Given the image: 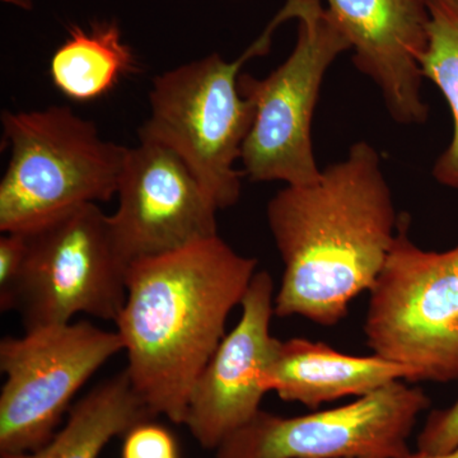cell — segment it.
I'll return each instance as SVG.
<instances>
[{"label":"cell","instance_id":"1","mask_svg":"<svg viewBox=\"0 0 458 458\" xmlns=\"http://www.w3.org/2000/svg\"><path fill=\"white\" fill-rule=\"evenodd\" d=\"M267 216L284 264L276 316L327 327L372 289L400 219L378 152L364 140L316 182L279 190Z\"/></svg>","mask_w":458,"mask_h":458},{"label":"cell","instance_id":"2","mask_svg":"<svg viewBox=\"0 0 458 458\" xmlns=\"http://www.w3.org/2000/svg\"><path fill=\"white\" fill-rule=\"evenodd\" d=\"M258 261L221 237L132 262L117 333L125 370L153 417L185 423L192 387L241 306Z\"/></svg>","mask_w":458,"mask_h":458},{"label":"cell","instance_id":"3","mask_svg":"<svg viewBox=\"0 0 458 458\" xmlns=\"http://www.w3.org/2000/svg\"><path fill=\"white\" fill-rule=\"evenodd\" d=\"M11 147L0 181V231L26 232L84 204L117 194L126 148L102 138L71 107L3 111Z\"/></svg>","mask_w":458,"mask_h":458},{"label":"cell","instance_id":"4","mask_svg":"<svg viewBox=\"0 0 458 458\" xmlns=\"http://www.w3.org/2000/svg\"><path fill=\"white\" fill-rule=\"evenodd\" d=\"M274 17L260 38L233 62L218 53L165 72L153 81L150 114L140 140L170 148L189 165L218 209L238 203L243 174L238 172L242 148L254 123L255 107L238 87L241 69L269 53Z\"/></svg>","mask_w":458,"mask_h":458},{"label":"cell","instance_id":"5","mask_svg":"<svg viewBox=\"0 0 458 458\" xmlns=\"http://www.w3.org/2000/svg\"><path fill=\"white\" fill-rule=\"evenodd\" d=\"M282 11L298 22L288 59L267 77L241 73V95L251 99L254 123L242 148L243 174L252 182L301 186L321 177L312 123L328 68L351 45L321 0H286Z\"/></svg>","mask_w":458,"mask_h":458},{"label":"cell","instance_id":"6","mask_svg":"<svg viewBox=\"0 0 458 458\" xmlns=\"http://www.w3.org/2000/svg\"><path fill=\"white\" fill-rule=\"evenodd\" d=\"M400 214L393 246L369 291L364 334L373 354L411 370L412 382L458 379V245L427 251Z\"/></svg>","mask_w":458,"mask_h":458},{"label":"cell","instance_id":"7","mask_svg":"<svg viewBox=\"0 0 458 458\" xmlns=\"http://www.w3.org/2000/svg\"><path fill=\"white\" fill-rule=\"evenodd\" d=\"M26 258L12 301L25 331L69 324L74 316L116 321L128 264L98 204H84L22 232Z\"/></svg>","mask_w":458,"mask_h":458},{"label":"cell","instance_id":"8","mask_svg":"<svg viewBox=\"0 0 458 458\" xmlns=\"http://www.w3.org/2000/svg\"><path fill=\"white\" fill-rule=\"evenodd\" d=\"M123 351L117 331L89 321L25 331L0 342V454H30L53 439L78 391Z\"/></svg>","mask_w":458,"mask_h":458},{"label":"cell","instance_id":"9","mask_svg":"<svg viewBox=\"0 0 458 458\" xmlns=\"http://www.w3.org/2000/svg\"><path fill=\"white\" fill-rule=\"evenodd\" d=\"M430 400L391 382L340 408L302 417L260 410L216 447V458H400Z\"/></svg>","mask_w":458,"mask_h":458},{"label":"cell","instance_id":"10","mask_svg":"<svg viewBox=\"0 0 458 458\" xmlns=\"http://www.w3.org/2000/svg\"><path fill=\"white\" fill-rule=\"evenodd\" d=\"M116 197L108 216L114 243L128 267L219 236L218 207L170 148L140 140L126 148Z\"/></svg>","mask_w":458,"mask_h":458},{"label":"cell","instance_id":"11","mask_svg":"<svg viewBox=\"0 0 458 458\" xmlns=\"http://www.w3.org/2000/svg\"><path fill=\"white\" fill-rule=\"evenodd\" d=\"M236 327L223 337L190 394L185 423L205 450L216 447L260 411L264 373L273 352L271 318L276 315L274 282L256 271Z\"/></svg>","mask_w":458,"mask_h":458},{"label":"cell","instance_id":"12","mask_svg":"<svg viewBox=\"0 0 458 458\" xmlns=\"http://www.w3.org/2000/svg\"><path fill=\"white\" fill-rule=\"evenodd\" d=\"M358 71L378 87L388 114L403 125L427 122L421 57L429 40L427 0H327Z\"/></svg>","mask_w":458,"mask_h":458},{"label":"cell","instance_id":"13","mask_svg":"<svg viewBox=\"0 0 458 458\" xmlns=\"http://www.w3.org/2000/svg\"><path fill=\"white\" fill-rule=\"evenodd\" d=\"M400 379L412 382L414 375L377 354L355 357L325 343L293 337L276 340L264 373V387L288 403L316 409L342 397L366 396Z\"/></svg>","mask_w":458,"mask_h":458},{"label":"cell","instance_id":"14","mask_svg":"<svg viewBox=\"0 0 458 458\" xmlns=\"http://www.w3.org/2000/svg\"><path fill=\"white\" fill-rule=\"evenodd\" d=\"M123 369L93 387L71 409L62 429L40 450L2 458H98L114 437L153 419Z\"/></svg>","mask_w":458,"mask_h":458},{"label":"cell","instance_id":"15","mask_svg":"<svg viewBox=\"0 0 458 458\" xmlns=\"http://www.w3.org/2000/svg\"><path fill=\"white\" fill-rule=\"evenodd\" d=\"M135 71L137 60L116 22L96 23L89 30L72 27L49 66L51 82L75 102L104 98Z\"/></svg>","mask_w":458,"mask_h":458},{"label":"cell","instance_id":"16","mask_svg":"<svg viewBox=\"0 0 458 458\" xmlns=\"http://www.w3.org/2000/svg\"><path fill=\"white\" fill-rule=\"evenodd\" d=\"M428 5L429 40L421 57V73L441 90L454 120L450 144L437 158L432 174L437 182L458 191V7L443 2Z\"/></svg>","mask_w":458,"mask_h":458},{"label":"cell","instance_id":"17","mask_svg":"<svg viewBox=\"0 0 458 458\" xmlns=\"http://www.w3.org/2000/svg\"><path fill=\"white\" fill-rule=\"evenodd\" d=\"M122 458H181L174 434L150 420L141 421L125 434Z\"/></svg>","mask_w":458,"mask_h":458},{"label":"cell","instance_id":"18","mask_svg":"<svg viewBox=\"0 0 458 458\" xmlns=\"http://www.w3.org/2000/svg\"><path fill=\"white\" fill-rule=\"evenodd\" d=\"M26 258L22 232H4L0 237V310L12 311V301L20 282Z\"/></svg>","mask_w":458,"mask_h":458},{"label":"cell","instance_id":"19","mask_svg":"<svg viewBox=\"0 0 458 458\" xmlns=\"http://www.w3.org/2000/svg\"><path fill=\"white\" fill-rule=\"evenodd\" d=\"M457 447L458 401L451 408L433 411L418 437L419 451L428 454H445Z\"/></svg>","mask_w":458,"mask_h":458},{"label":"cell","instance_id":"20","mask_svg":"<svg viewBox=\"0 0 458 458\" xmlns=\"http://www.w3.org/2000/svg\"><path fill=\"white\" fill-rule=\"evenodd\" d=\"M400 458H458V447L456 450L451 452H445V454H428V452L418 451L415 454H406Z\"/></svg>","mask_w":458,"mask_h":458},{"label":"cell","instance_id":"21","mask_svg":"<svg viewBox=\"0 0 458 458\" xmlns=\"http://www.w3.org/2000/svg\"><path fill=\"white\" fill-rule=\"evenodd\" d=\"M2 2L13 5V7L23 9V11H31L33 8L32 0H2Z\"/></svg>","mask_w":458,"mask_h":458},{"label":"cell","instance_id":"22","mask_svg":"<svg viewBox=\"0 0 458 458\" xmlns=\"http://www.w3.org/2000/svg\"><path fill=\"white\" fill-rule=\"evenodd\" d=\"M428 3L429 2H443V3H448V4H454L457 5L458 7V0H427Z\"/></svg>","mask_w":458,"mask_h":458}]
</instances>
